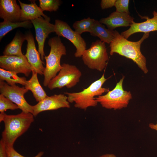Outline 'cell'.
Returning a JSON list of instances; mask_svg holds the SVG:
<instances>
[{
    "label": "cell",
    "mask_w": 157,
    "mask_h": 157,
    "mask_svg": "<svg viewBox=\"0 0 157 157\" xmlns=\"http://www.w3.org/2000/svg\"><path fill=\"white\" fill-rule=\"evenodd\" d=\"M113 33V40L110 44V55L117 53L131 59L144 74H147L148 70L146 59L142 53L140 49L142 42L149 37V33H144L142 38L136 42L125 39L116 30H114Z\"/></svg>",
    "instance_id": "6da1fadb"
},
{
    "label": "cell",
    "mask_w": 157,
    "mask_h": 157,
    "mask_svg": "<svg viewBox=\"0 0 157 157\" xmlns=\"http://www.w3.org/2000/svg\"><path fill=\"white\" fill-rule=\"evenodd\" d=\"M34 116L31 113L22 111L16 115L0 114V122L4 124L1 133L2 138L6 146H13L16 140L29 129L34 121Z\"/></svg>",
    "instance_id": "7a4b0ae2"
},
{
    "label": "cell",
    "mask_w": 157,
    "mask_h": 157,
    "mask_svg": "<svg viewBox=\"0 0 157 157\" xmlns=\"http://www.w3.org/2000/svg\"><path fill=\"white\" fill-rule=\"evenodd\" d=\"M107 80L103 74L99 79L81 91L71 93L66 92L64 93L67 95V100L69 103H74L75 108L85 110L88 107H95L97 105L98 103L96 97L102 95L109 91L108 88L102 87Z\"/></svg>",
    "instance_id": "3957f363"
},
{
    "label": "cell",
    "mask_w": 157,
    "mask_h": 157,
    "mask_svg": "<svg viewBox=\"0 0 157 157\" xmlns=\"http://www.w3.org/2000/svg\"><path fill=\"white\" fill-rule=\"evenodd\" d=\"M48 44L50 47L49 55L45 56L46 67L43 75V82L44 86H47L50 81L55 77L62 68L60 63L61 58L66 54L65 46L62 42L60 37L56 36L49 39Z\"/></svg>",
    "instance_id": "277c9868"
},
{
    "label": "cell",
    "mask_w": 157,
    "mask_h": 157,
    "mask_svg": "<svg viewBox=\"0 0 157 157\" xmlns=\"http://www.w3.org/2000/svg\"><path fill=\"white\" fill-rule=\"evenodd\" d=\"M125 76H123L114 88L104 95L96 97V99L103 108L107 109L120 110L126 108L132 98L130 91L123 89V84Z\"/></svg>",
    "instance_id": "5b68a950"
},
{
    "label": "cell",
    "mask_w": 157,
    "mask_h": 157,
    "mask_svg": "<svg viewBox=\"0 0 157 157\" xmlns=\"http://www.w3.org/2000/svg\"><path fill=\"white\" fill-rule=\"evenodd\" d=\"M84 64L89 68L102 72L106 67L109 57L105 43L100 40L92 42L82 54Z\"/></svg>",
    "instance_id": "8992f818"
},
{
    "label": "cell",
    "mask_w": 157,
    "mask_h": 157,
    "mask_svg": "<svg viewBox=\"0 0 157 157\" xmlns=\"http://www.w3.org/2000/svg\"><path fill=\"white\" fill-rule=\"evenodd\" d=\"M62 66L58 74L50 81L47 85L50 90L64 87L71 88L80 81L82 73L76 66L64 63Z\"/></svg>",
    "instance_id": "52a82bcc"
},
{
    "label": "cell",
    "mask_w": 157,
    "mask_h": 157,
    "mask_svg": "<svg viewBox=\"0 0 157 157\" xmlns=\"http://www.w3.org/2000/svg\"><path fill=\"white\" fill-rule=\"evenodd\" d=\"M28 90L24 87H21L16 84L10 85L0 80V92L6 97L16 104L22 111L33 114L32 106L30 105L24 97Z\"/></svg>",
    "instance_id": "ba28073f"
},
{
    "label": "cell",
    "mask_w": 157,
    "mask_h": 157,
    "mask_svg": "<svg viewBox=\"0 0 157 157\" xmlns=\"http://www.w3.org/2000/svg\"><path fill=\"white\" fill-rule=\"evenodd\" d=\"M54 26L55 32L58 36L65 38L75 47V56L76 58L82 57L86 49V44L81 35L73 30L67 23L60 20H55Z\"/></svg>",
    "instance_id": "9c48e42d"
},
{
    "label": "cell",
    "mask_w": 157,
    "mask_h": 157,
    "mask_svg": "<svg viewBox=\"0 0 157 157\" xmlns=\"http://www.w3.org/2000/svg\"><path fill=\"white\" fill-rule=\"evenodd\" d=\"M50 18L48 16L45 18L41 17L31 20L35 29L38 51L42 60L45 56L44 49L45 41L49 34L55 32L54 24L50 23Z\"/></svg>",
    "instance_id": "30bf717a"
},
{
    "label": "cell",
    "mask_w": 157,
    "mask_h": 157,
    "mask_svg": "<svg viewBox=\"0 0 157 157\" xmlns=\"http://www.w3.org/2000/svg\"><path fill=\"white\" fill-rule=\"evenodd\" d=\"M69 103L67 100V96L64 94L47 96L36 105L32 106L33 114L35 117L43 111L56 110L61 108H69L70 107Z\"/></svg>",
    "instance_id": "8fae6325"
},
{
    "label": "cell",
    "mask_w": 157,
    "mask_h": 157,
    "mask_svg": "<svg viewBox=\"0 0 157 157\" xmlns=\"http://www.w3.org/2000/svg\"><path fill=\"white\" fill-rule=\"evenodd\" d=\"M0 67L6 70L22 73L28 76L33 69L25 56L24 57L2 55L0 56Z\"/></svg>",
    "instance_id": "7c38bea8"
},
{
    "label": "cell",
    "mask_w": 157,
    "mask_h": 157,
    "mask_svg": "<svg viewBox=\"0 0 157 157\" xmlns=\"http://www.w3.org/2000/svg\"><path fill=\"white\" fill-rule=\"evenodd\" d=\"M26 40L27 41L26 51L25 55L27 61L33 69L38 74L43 75L45 69L43 62L40 57V54L36 49L34 38L32 33L28 32L25 34Z\"/></svg>",
    "instance_id": "4fadbf2b"
},
{
    "label": "cell",
    "mask_w": 157,
    "mask_h": 157,
    "mask_svg": "<svg viewBox=\"0 0 157 157\" xmlns=\"http://www.w3.org/2000/svg\"><path fill=\"white\" fill-rule=\"evenodd\" d=\"M152 13L153 16L151 18L144 17L146 19L145 21L139 23L134 22L130 28L122 32L121 35L127 39L131 35L137 33H149L157 31V11L154 10Z\"/></svg>",
    "instance_id": "5bb4252c"
},
{
    "label": "cell",
    "mask_w": 157,
    "mask_h": 157,
    "mask_svg": "<svg viewBox=\"0 0 157 157\" xmlns=\"http://www.w3.org/2000/svg\"><path fill=\"white\" fill-rule=\"evenodd\" d=\"M21 9L16 0H0V17L4 21L21 22Z\"/></svg>",
    "instance_id": "9a60e30c"
},
{
    "label": "cell",
    "mask_w": 157,
    "mask_h": 157,
    "mask_svg": "<svg viewBox=\"0 0 157 157\" xmlns=\"http://www.w3.org/2000/svg\"><path fill=\"white\" fill-rule=\"evenodd\" d=\"M134 18L130 14L115 11L109 16L101 19L99 22L106 25L108 28L114 31L115 28L120 27L130 26L134 21Z\"/></svg>",
    "instance_id": "2e32d148"
},
{
    "label": "cell",
    "mask_w": 157,
    "mask_h": 157,
    "mask_svg": "<svg viewBox=\"0 0 157 157\" xmlns=\"http://www.w3.org/2000/svg\"><path fill=\"white\" fill-rule=\"evenodd\" d=\"M21 7V22L35 19L42 16L45 18L47 16L43 13L40 8L38 7L34 1H31L30 4L23 3L18 0Z\"/></svg>",
    "instance_id": "e0dca14e"
},
{
    "label": "cell",
    "mask_w": 157,
    "mask_h": 157,
    "mask_svg": "<svg viewBox=\"0 0 157 157\" xmlns=\"http://www.w3.org/2000/svg\"><path fill=\"white\" fill-rule=\"evenodd\" d=\"M25 40V35L17 32L11 42L6 47L3 52V55L25 57L22 51L21 48Z\"/></svg>",
    "instance_id": "ac0fdd59"
},
{
    "label": "cell",
    "mask_w": 157,
    "mask_h": 157,
    "mask_svg": "<svg viewBox=\"0 0 157 157\" xmlns=\"http://www.w3.org/2000/svg\"><path fill=\"white\" fill-rule=\"evenodd\" d=\"M31 78L26 81L24 87L30 90L36 101L39 102L43 100L47 96L38 81V73L35 71H32Z\"/></svg>",
    "instance_id": "d6986e66"
},
{
    "label": "cell",
    "mask_w": 157,
    "mask_h": 157,
    "mask_svg": "<svg viewBox=\"0 0 157 157\" xmlns=\"http://www.w3.org/2000/svg\"><path fill=\"white\" fill-rule=\"evenodd\" d=\"M113 31L106 28L99 21L95 20L90 33L92 36L98 37L101 42L110 44L114 37Z\"/></svg>",
    "instance_id": "ffe728a7"
},
{
    "label": "cell",
    "mask_w": 157,
    "mask_h": 157,
    "mask_svg": "<svg viewBox=\"0 0 157 157\" xmlns=\"http://www.w3.org/2000/svg\"><path fill=\"white\" fill-rule=\"evenodd\" d=\"M31 21L28 20L19 22H12L4 21L0 23V40L2 39L8 33L18 27L30 28L32 27Z\"/></svg>",
    "instance_id": "44dd1931"
},
{
    "label": "cell",
    "mask_w": 157,
    "mask_h": 157,
    "mask_svg": "<svg viewBox=\"0 0 157 157\" xmlns=\"http://www.w3.org/2000/svg\"><path fill=\"white\" fill-rule=\"evenodd\" d=\"M16 73L0 68V79L6 81L10 85H13L19 83L25 86L27 80L24 77H20Z\"/></svg>",
    "instance_id": "7402d4cb"
},
{
    "label": "cell",
    "mask_w": 157,
    "mask_h": 157,
    "mask_svg": "<svg viewBox=\"0 0 157 157\" xmlns=\"http://www.w3.org/2000/svg\"><path fill=\"white\" fill-rule=\"evenodd\" d=\"M95 20L89 17L75 22L73 25L75 31L81 35L85 32L90 33Z\"/></svg>",
    "instance_id": "603a6c76"
},
{
    "label": "cell",
    "mask_w": 157,
    "mask_h": 157,
    "mask_svg": "<svg viewBox=\"0 0 157 157\" xmlns=\"http://www.w3.org/2000/svg\"><path fill=\"white\" fill-rule=\"evenodd\" d=\"M39 7L42 11L50 12L57 11L60 4L59 0H39Z\"/></svg>",
    "instance_id": "cb8c5ba5"
},
{
    "label": "cell",
    "mask_w": 157,
    "mask_h": 157,
    "mask_svg": "<svg viewBox=\"0 0 157 157\" xmlns=\"http://www.w3.org/2000/svg\"><path fill=\"white\" fill-rule=\"evenodd\" d=\"M19 107L10 100L2 94H0V112L4 113L7 110H15Z\"/></svg>",
    "instance_id": "d4e9b609"
},
{
    "label": "cell",
    "mask_w": 157,
    "mask_h": 157,
    "mask_svg": "<svg viewBox=\"0 0 157 157\" xmlns=\"http://www.w3.org/2000/svg\"><path fill=\"white\" fill-rule=\"evenodd\" d=\"M129 0H116L114 6L116 11L130 14L129 9Z\"/></svg>",
    "instance_id": "484cf974"
},
{
    "label": "cell",
    "mask_w": 157,
    "mask_h": 157,
    "mask_svg": "<svg viewBox=\"0 0 157 157\" xmlns=\"http://www.w3.org/2000/svg\"><path fill=\"white\" fill-rule=\"evenodd\" d=\"M6 149L8 157H26L18 153L14 149L13 146L6 145ZM44 154L43 151L39 152L36 155L32 157H42Z\"/></svg>",
    "instance_id": "4316f807"
},
{
    "label": "cell",
    "mask_w": 157,
    "mask_h": 157,
    "mask_svg": "<svg viewBox=\"0 0 157 157\" xmlns=\"http://www.w3.org/2000/svg\"><path fill=\"white\" fill-rule=\"evenodd\" d=\"M116 0H102L100 6L102 9L110 8L114 6Z\"/></svg>",
    "instance_id": "83f0119b"
},
{
    "label": "cell",
    "mask_w": 157,
    "mask_h": 157,
    "mask_svg": "<svg viewBox=\"0 0 157 157\" xmlns=\"http://www.w3.org/2000/svg\"><path fill=\"white\" fill-rule=\"evenodd\" d=\"M0 157H8L6 145L1 139L0 141Z\"/></svg>",
    "instance_id": "f1b7e54d"
},
{
    "label": "cell",
    "mask_w": 157,
    "mask_h": 157,
    "mask_svg": "<svg viewBox=\"0 0 157 157\" xmlns=\"http://www.w3.org/2000/svg\"><path fill=\"white\" fill-rule=\"evenodd\" d=\"M149 127L151 129L157 131V121L156 124L150 123L149 124Z\"/></svg>",
    "instance_id": "f546056e"
},
{
    "label": "cell",
    "mask_w": 157,
    "mask_h": 157,
    "mask_svg": "<svg viewBox=\"0 0 157 157\" xmlns=\"http://www.w3.org/2000/svg\"><path fill=\"white\" fill-rule=\"evenodd\" d=\"M99 157H117L113 154H106L100 156Z\"/></svg>",
    "instance_id": "4dcf8cb0"
},
{
    "label": "cell",
    "mask_w": 157,
    "mask_h": 157,
    "mask_svg": "<svg viewBox=\"0 0 157 157\" xmlns=\"http://www.w3.org/2000/svg\"><path fill=\"white\" fill-rule=\"evenodd\" d=\"M156 55H157V53H156Z\"/></svg>",
    "instance_id": "1f68e13d"
}]
</instances>
